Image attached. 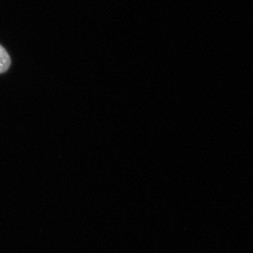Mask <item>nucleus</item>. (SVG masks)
I'll return each instance as SVG.
<instances>
[{
    "label": "nucleus",
    "mask_w": 253,
    "mask_h": 253,
    "mask_svg": "<svg viewBox=\"0 0 253 253\" xmlns=\"http://www.w3.org/2000/svg\"><path fill=\"white\" fill-rule=\"evenodd\" d=\"M11 60L9 53L4 46L0 44V74L6 73L9 69Z\"/></svg>",
    "instance_id": "obj_1"
}]
</instances>
